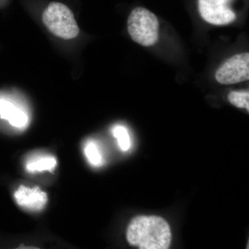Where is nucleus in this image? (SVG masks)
Masks as SVG:
<instances>
[{
	"instance_id": "7ed1b4c3",
	"label": "nucleus",
	"mask_w": 249,
	"mask_h": 249,
	"mask_svg": "<svg viewBox=\"0 0 249 249\" xmlns=\"http://www.w3.org/2000/svg\"><path fill=\"white\" fill-rule=\"evenodd\" d=\"M42 21L53 35L64 40H71L79 34L80 29L74 15L62 3H51L44 11Z\"/></svg>"
},
{
	"instance_id": "6e6552de",
	"label": "nucleus",
	"mask_w": 249,
	"mask_h": 249,
	"mask_svg": "<svg viewBox=\"0 0 249 249\" xmlns=\"http://www.w3.org/2000/svg\"><path fill=\"white\" fill-rule=\"evenodd\" d=\"M57 166L55 157L45 154H37L29 157L25 163L26 170L30 173L52 172Z\"/></svg>"
},
{
	"instance_id": "f8f14e48",
	"label": "nucleus",
	"mask_w": 249,
	"mask_h": 249,
	"mask_svg": "<svg viewBox=\"0 0 249 249\" xmlns=\"http://www.w3.org/2000/svg\"><path fill=\"white\" fill-rule=\"evenodd\" d=\"M226 1H227L228 2H230L231 1V0H226Z\"/></svg>"
},
{
	"instance_id": "9d476101",
	"label": "nucleus",
	"mask_w": 249,
	"mask_h": 249,
	"mask_svg": "<svg viewBox=\"0 0 249 249\" xmlns=\"http://www.w3.org/2000/svg\"><path fill=\"white\" fill-rule=\"evenodd\" d=\"M113 136L117 140L119 146L122 151H128L131 147L130 137L128 131L124 126L117 124L112 129Z\"/></svg>"
},
{
	"instance_id": "f03ea898",
	"label": "nucleus",
	"mask_w": 249,
	"mask_h": 249,
	"mask_svg": "<svg viewBox=\"0 0 249 249\" xmlns=\"http://www.w3.org/2000/svg\"><path fill=\"white\" fill-rule=\"evenodd\" d=\"M158 19L145 8L134 9L127 19V31L131 38L144 47L155 45L159 39Z\"/></svg>"
},
{
	"instance_id": "20e7f679",
	"label": "nucleus",
	"mask_w": 249,
	"mask_h": 249,
	"mask_svg": "<svg viewBox=\"0 0 249 249\" xmlns=\"http://www.w3.org/2000/svg\"><path fill=\"white\" fill-rule=\"evenodd\" d=\"M215 78L222 85H232L249 78V53L237 54L218 69Z\"/></svg>"
},
{
	"instance_id": "9b49d317",
	"label": "nucleus",
	"mask_w": 249,
	"mask_h": 249,
	"mask_svg": "<svg viewBox=\"0 0 249 249\" xmlns=\"http://www.w3.org/2000/svg\"><path fill=\"white\" fill-rule=\"evenodd\" d=\"M229 102L238 108H245L249 111V91H232L228 96Z\"/></svg>"
},
{
	"instance_id": "1a4fd4ad",
	"label": "nucleus",
	"mask_w": 249,
	"mask_h": 249,
	"mask_svg": "<svg viewBox=\"0 0 249 249\" xmlns=\"http://www.w3.org/2000/svg\"><path fill=\"white\" fill-rule=\"evenodd\" d=\"M85 157L90 164L94 167H100L103 163V158L101 150L94 141L89 140L86 142L84 147Z\"/></svg>"
},
{
	"instance_id": "f257e3e1",
	"label": "nucleus",
	"mask_w": 249,
	"mask_h": 249,
	"mask_svg": "<svg viewBox=\"0 0 249 249\" xmlns=\"http://www.w3.org/2000/svg\"><path fill=\"white\" fill-rule=\"evenodd\" d=\"M128 243L140 249H169L172 240L169 224L158 216L134 217L126 232Z\"/></svg>"
},
{
	"instance_id": "39448f33",
	"label": "nucleus",
	"mask_w": 249,
	"mask_h": 249,
	"mask_svg": "<svg viewBox=\"0 0 249 249\" xmlns=\"http://www.w3.org/2000/svg\"><path fill=\"white\" fill-rule=\"evenodd\" d=\"M226 0H198L201 18L213 25H227L235 20L236 15Z\"/></svg>"
},
{
	"instance_id": "0eeeda50",
	"label": "nucleus",
	"mask_w": 249,
	"mask_h": 249,
	"mask_svg": "<svg viewBox=\"0 0 249 249\" xmlns=\"http://www.w3.org/2000/svg\"><path fill=\"white\" fill-rule=\"evenodd\" d=\"M0 116L16 128L24 129L29 124L27 111L8 100L0 99Z\"/></svg>"
},
{
	"instance_id": "423d86ee",
	"label": "nucleus",
	"mask_w": 249,
	"mask_h": 249,
	"mask_svg": "<svg viewBox=\"0 0 249 249\" xmlns=\"http://www.w3.org/2000/svg\"><path fill=\"white\" fill-rule=\"evenodd\" d=\"M15 200L19 207L31 212H39L48 201L47 193L38 187L21 186L14 193Z\"/></svg>"
}]
</instances>
